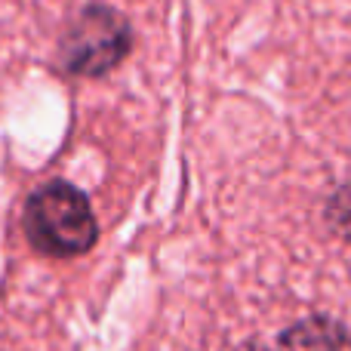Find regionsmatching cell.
<instances>
[{
	"instance_id": "obj_1",
	"label": "cell",
	"mask_w": 351,
	"mask_h": 351,
	"mask_svg": "<svg viewBox=\"0 0 351 351\" xmlns=\"http://www.w3.org/2000/svg\"><path fill=\"white\" fill-rule=\"evenodd\" d=\"M22 228L28 243L49 259H74L99 241V222L86 194L71 182L53 179L25 200Z\"/></svg>"
},
{
	"instance_id": "obj_2",
	"label": "cell",
	"mask_w": 351,
	"mask_h": 351,
	"mask_svg": "<svg viewBox=\"0 0 351 351\" xmlns=\"http://www.w3.org/2000/svg\"><path fill=\"white\" fill-rule=\"evenodd\" d=\"M133 49L127 16L105 3H86L59 40V68L71 77H105Z\"/></svg>"
},
{
	"instance_id": "obj_3",
	"label": "cell",
	"mask_w": 351,
	"mask_h": 351,
	"mask_svg": "<svg viewBox=\"0 0 351 351\" xmlns=\"http://www.w3.org/2000/svg\"><path fill=\"white\" fill-rule=\"evenodd\" d=\"M278 351H351V333L333 317L311 315L278 336Z\"/></svg>"
},
{
	"instance_id": "obj_4",
	"label": "cell",
	"mask_w": 351,
	"mask_h": 351,
	"mask_svg": "<svg viewBox=\"0 0 351 351\" xmlns=\"http://www.w3.org/2000/svg\"><path fill=\"white\" fill-rule=\"evenodd\" d=\"M327 225L339 237L351 241V185H342L339 191L327 200Z\"/></svg>"
},
{
	"instance_id": "obj_5",
	"label": "cell",
	"mask_w": 351,
	"mask_h": 351,
	"mask_svg": "<svg viewBox=\"0 0 351 351\" xmlns=\"http://www.w3.org/2000/svg\"><path fill=\"white\" fill-rule=\"evenodd\" d=\"M241 351H278V346H262V342H250V346H243Z\"/></svg>"
}]
</instances>
